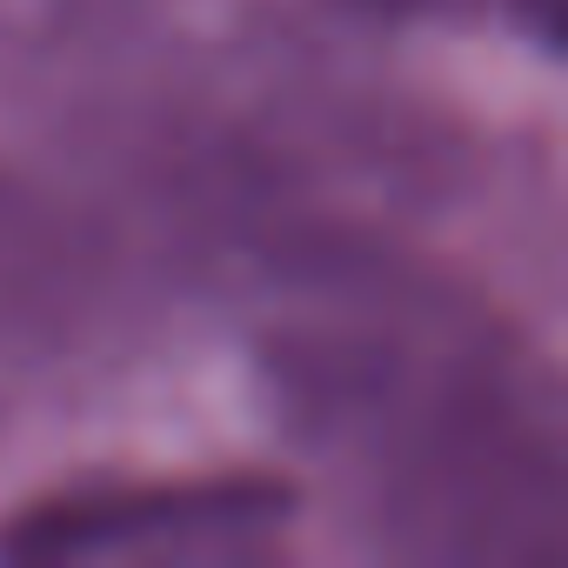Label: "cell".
<instances>
[{
  "mask_svg": "<svg viewBox=\"0 0 568 568\" xmlns=\"http://www.w3.org/2000/svg\"><path fill=\"white\" fill-rule=\"evenodd\" d=\"M267 267L261 395L368 541L428 568H561L568 428L521 328L362 227L302 221Z\"/></svg>",
  "mask_w": 568,
  "mask_h": 568,
  "instance_id": "6da1fadb",
  "label": "cell"
},
{
  "mask_svg": "<svg viewBox=\"0 0 568 568\" xmlns=\"http://www.w3.org/2000/svg\"><path fill=\"white\" fill-rule=\"evenodd\" d=\"M302 515V481L274 468L88 475L0 515V568H68L128 555H241Z\"/></svg>",
  "mask_w": 568,
  "mask_h": 568,
  "instance_id": "7a4b0ae2",
  "label": "cell"
},
{
  "mask_svg": "<svg viewBox=\"0 0 568 568\" xmlns=\"http://www.w3.org/2000/svg\"><path fill=\"white\" fill-rule=\"evenodd\" d=\"M114 302V241L88 207L0 161V395L88 348Z\"/></svg>",
  "mask_w": 568,
  "mask_h": 568,
  "instance_id": "3957f363",
  "label": "cell"
},
{
  "mask_svg": "<svg viewBox=\"0 0 568 568\" xmlns=\"http://www.w3.org/2000/svg\"><path fill=\"white\" fill-rule=\"evenodd\" d=\"M501 14H508V28L535 48V54H548V61H561V34H568V0H501Z\"/></svg>",
  "mask_w": 568,
  "mask_h": 568,
  "instance_id": "277c9868",
  "label": "cell"
},
{
  "mask_svg": "<svg viewBox=\"0 0 568 568\" xmlns=\"http://www.w3.org/2000/svg\"><path fill=\"white\" fill-rule=\"evenodd\" d=\"M335 8L355 21H375V28H408V21H435V14L462 8V0H335Z\"/></svg>",
  "mask_w": 568,
  "mask_h": 568,
  "instance_id": "5b68a950",
  "label": "cell"
}]
</instances>
